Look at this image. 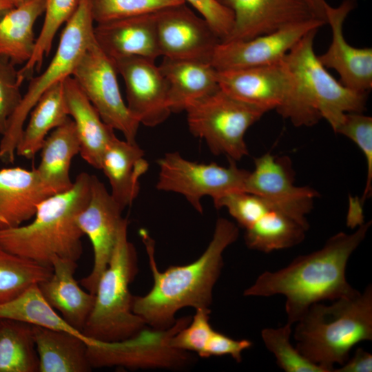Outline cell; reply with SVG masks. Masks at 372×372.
Listing matches in <instances>:
<instances>
[{"instance_id":"6da1fadb","label":"cell","mask_w":372,"mask_h":372,"mask_svg":"<svg viewBox=\"0 0 372 372\" xmlns=\"http://www.w3.org/2000/svg\"><path fill=\"white\" fill-rule=\"evenodd\" d=\"M139 235L148 256L153 278L150 291L133 296L132 310L152 328L167 329L176 322L184 307L209 308L213 290L223 267L225 250L238 238V226L225 218L215 225L212 238L200 256L185 265H172L161 271L155 260V242L145 229Z\"/></svg>"},{"instance_id":"7a4b0ae2","label":"cell","mask_w":372,"mask_h":372,"mask_svg":"<svg viewBox=\"0 0 372 372\" xmlns=\"http://www.w3.org/2000/svg\"><path fill=\"white\" fill-rule=\"evenodd\" d=\"M371 225V221L364 223L351 234L338 232L320 249L296 257L279 270L263 272L243 295L284 296L287 322L292 325L315 303L357 295L360 291L348 282L346 269Z\"/></svg>"},{"instance_id":"3957f363","label":"cell","mask_w":372,"mask_h":372,"mask_svg":"<svg viewBox=\"0 0 372 372\" xmlns=\"http://www.w3.org/2000/svg\"><path fill=\"white\" fill-rule=\"evenodd\" d=\"M91 177L82 172L70 189L43 200L30 223L0 229V247L49 267L56 257L77 262L83 234L76 218L89 200Z\"/></svg>"},{"instance_id":"277c9868","label":"cell","mask_w":372,"mask_h":372,"mask_svg":"<svg viewBox=\"0 0 372 372\" xmlns=\"http://www.w3.org/2000/svg\"><path fill=\"white\" fill-rule=\"evenodd\" d=\"M318 30L304 35L283 59L293 89L278 112L296 127L312 126L324 118L335 131L346 113L364 112L367 94L343 85L320 62L313 50Z\"/></svg>"},{"instance_id":"5b68a950","label":"cell","mask_w":372,"mask_h":372,"mask_svg":"<svg viewBox=\"0 0 372 372\" xmlns=\"http://www.w3.org/2000/svg\"><path fill=\"white\" fill-rule=\"evenodd\" d=\"M294 339L297 350L326 372L342 365L357 344L372 340V286L363 292L312 304L296 323Z\"/></svg>"},{"instance_id":"8992f818","label":"cell","mask_w":372,"mask_h":372,"mask_svg":"<svg viewBox=\"0 0 372 372\" xmlns=\"http://www.w3.org/2000/svg\"><path fill=\"white\" fill-rule=\"evenodd\" d=\"M127 227V219L123 218L110 262L97 284L94 307L82 330L92 340L119 341L147 326L132 310L129 286L138 268L136 249L128 240Z\"/></svg>"},{"instance_id":"52a82bcc","label":"cell","mask_w":372,"mask_h":372,"mask_svg":"<svg viewBox=\"0 0 372 372\" xmlns=\"http://www.w3.org/2000/svg\"><path fill=\"white\" fill-rule=\"evenodd\" d=\"M91 0H79L65 23L56 52L41 74L30 79L28 90L9 119L0 141V160L12 163L25 121L42 94L55 83L72 76L81 56L94 40Z\"/></svg>"},{"instance_id":"ba28073f","label":"cell","mask_w":372,"mask_h":372,"mask_svg":"<svg viewBox=\"0 0 372 372\" xmlns=\"http://www.w3.org/2000/svg\"><path fill=\"white\" fill-rule=\"evenodd\" d=\"M184 111L194 136L203 139L213 154L235 161L249 155L245 133L267 112L220 89L190 102Z\"/></svg>"},{"instance_id":"9c48e42d","label":"cell","mask_w":372,"mask_h":372,"mask_svg":"<svg viewBox=\"0 0 372 372\" xmlns=\"http://www.w3.org/2000/svg\"><path fill=\"white\" fill-rule=\"evenodd\" d=\"M192 316L176 319L167 329L145 327L135 335L115 342L93 340L87 355L93 368L118 366L127 369H186L194 362L190 352L173 347L172 337L187 325Z\"/></svg>"},{"instance_id":"30bf717a","label":"cell","mask_w":372,"mask_h":372,"mask_svg":"<svg viewBox=\"0 0 372 372\" xmlns=\"http://www.w3.org/2000/svg\"><path fill=\"white\" fill-rule=\"evenodd\" d=\"M223 167L216 163H198L183 158L177 152H167L157 161L159 167L156 187L160 191L183 195L200 214L201 199L210 196L215 203L223 196L245 191L249 171L237 166L235 161Z\"/></svg>"},{"instance_id":"8fae6325","label":"cell","mask_w":372,"mask_h":372,"mask_svg":"<svg viewBox=\"0 0 372 372\" xmlns=\"http://www.w3.org/2000/svg\"><path fill=\"white\" fill-rule=\"evenodd\" d=\"M117 73L114 62L101 50L94 38L81 56L72 76L101 119L120 131L125 140L136 143L140 123L122 98Z\"/></svg>"},{"instance_id":"7c38bea8","label":"cell","mask_w":372,"mask_h":372,"mask_svg":"<svg viewBox=\"0 0 372 372\" xmlns=\"http://www.w3.org/2000/svg\"><path fill=\"white\" fill-rule=\"evenodd\" d=\"M245 191L262 198L273 209L289 216L307 230V215L319 194L309 186H296L291 161L269 153L254 159V169L246 180Z\"/></svg>"},{"instance_id":"4fadbf2b","label":"cell","mask_w":372,"mask_h":372,"mask_svg":"<svg viewBox=\"0 0 372 372\" xmlns=\"http://www.w3.org/2000/svg\"><path fill=\"white\" fill-rule=\"evenodd\" d=\"M123 211L105 185L92 175L89 200L77 214L76 221L83 235L90 239L93 248L92 271L80 281L81 285L93 294L110 262L123 219Z\"/></svg>"},{"instance_id":"5bb4252c","label":"cell","mask_w":372,"mask_h":372,"mask_svg":"<svg viewBox=\"0 0 372 372\" xmlns=\"http://www.w3.org/2000/svg\"><path fill=\"white\" fill-rule=\"evenodd\" d=\"M326 23L313 18L249 40L220 42L216 48L211 63L218 71L278 63L304 35Z\"/></svg>"},{"instance_id":"9a60e30c","label":"cell","mask_w":372,"mask_h":372,"mask_svg":"<svg viewBox=\"0 0 372 372\" xmlns=\"http://www.w3.org/2000/svg\"><path fill=\"white\" fill-rule=\"evenodd\" d=\"M156 31L161 56L211 63L221 42L209 24L185 3L156 12Z\"/></svg>"},{"instance_id":"2e32d148","label":"cell","mask_w":372,"mask_h":372,"mask_svg":"<svg viewBox=\"0 0 372 372\" xmlns=\"http://www.w3.org/2000/svg\"><path fill=\"white\" fill-rule=\"evenodd\" d=\"M125 83L127 106L133 116L147 127L163 123L171 114L168 86L155 61L129 56L113 61Z\"/></svg>"},{"instance_id":"e0dca14e","label":"cell","mask_w":372,"mask_h":372,"mask_svg":"<svg viewBox=\"0 0 372 372\" xmlns=\"http://www.w3.org/2000/svg\"><path fill=\"white\" fill-rule=\"evenodd\" d=\"M220 89L231 96L268 112L289 99L293 78L284 61L269 65L218 71Z\"/></svg>"},{"instance_id":"ac0fdd59","label":"cell","mask_w":372,"mask_h":372,"mask_svg":"<svg viewBox=\"0 0 372 372\" xmlns=\"http://www.w3.org/2000/svg\"><path fill=\"white\" fill-rule=\"evenodd\" d=\"M355 3L354 0H344L338 7L327 4L326 20L331 28L332 39L327 52L318 58L324 67L338 72L343 85L367 94L372 87V49L353 47L343 34L344 22Z\"/></svg>"},{"instance_id":"d6986e66","label":"cell","mask_w":372,"mask_h":372,"mask_svg":"<svg viewBox=\"0 0 372 372\" xmlns=\"http://www.w3.org/2000/svg\"><path fill=\"white\" fill-rule=\"evenodd\" d=\"M217 1L229 8L234 16L232 30L224 41L249 40L316 18L305 0Z\"/></svg>"},{"instance_id":"ffe728a7","label":"cell","mask_w":372,"mask_h":372,"mask_svg":"<svg viewBox=\"0 0 372 372\" xmlns=\"http://www.w3.org/2000/svg\"><path fill=\"white\" fill-rule=\"evenodd\" d=\"M94 34L99 48L112 61L129 56L155 61L161 56L156 12L97 23Z\"/></svg>"},{"instance_id":"44dd1931","label":"cell","mask_w":372,"mask_h":372,"mask_svg":"<svg viewBox=\"0 0 372 372\" xmlns=\"http://www.w3.org/2000/svg\"><path fill=\"white\" fill-rule=\"evenodd\" d=\"M52 195L35 169H1L0 229L18 227L32 219L38 205Z\"/></svg>"},{"instance_id":"7402d4cb","label":"cell","mask_w":372,"mask_h":372,"mask_svg":"<svg viewBox=\"0 0 372 372\" xmlns=\"http://www.w3.org/2000/svg\"><path fill=\"white\" fill-rule=\"evenodd\" d=\"M52 273L38 284L48 302L73 328L82 332L92 310L95 295L83 290L74 278L76 261L55 258Z\"/></svg>"},{"instance_id":"603a6c76","label":"cell","mask_w":372,"mask_h":372,"mask_svg":"<svg viewBox=\"0 0 372 372\" xmlns=\"http://www.w3.org/2000/svg\"><path fill=\"white\" fill-rule=\"evenodd\" d=\"M69 115L74 123L80 143V154L90 165L100 169L102 156L116 137L114 129L99 116L74 80L63 81Z\"/></svg>"},{"instance_id":"cb8c5ba5","label":"cell","mask_w":372,"mask_h":372,"mask_svg":"<svg viewBox=\"0 0 372 372\" xmlns=\"http://www.w3.org/2000/svg\"><path fill=\"white\" fill-rule=\"evenodd\" d=\"M144 156L136 142L116 137L102 156L100 170L109 180L112 198L123 210L137 198L140 178L148 170Z\"/></svg>"},{"instance_id":"d4e9b609","label":"cell","mask_w":372,"mask_h":372,"mask_svg":"<svg viewBox=\"0 0 372 372\" xmlns=\"http://www.w3.org/2000/svg\"><path fill=\"white\" fill-rule=\"evenodd\" d=\"M158 67L167 83L172 113L183 112L190 102L220 89L218 70L211 63L163 57Z\"/></svg>"},{"instance_id":"484cf974","label":"cell","mask_w":372,"mask_h":372,"mask_svg":"<svg viewBox=\"0 0 372 372\" xmlns=\"http://www.w3.org/2000/svg\"><path fill=\"white\" fill-rule=\"evenodd\" d=\"M39 357V372H87L92 369L87 355L85 338L63 331L32 326Z\"/></svg>"},{"instance_id":"4316f807","label":"cell","mask_w":372,"mask_h":372,"mask_svg":"<svg viewBox=\"0 0 372 372\" xmlns=\"http://www.w3.org/2000/svg\"><path fill=\"white\" fill-rule=\"evenodd\" d=\"M41 160L35 169L53 194L64 192L73 185L70 170L72 158L80 153V143L71 117L53 130L40 149Z\"/></svg>"},{"instance_id":"83f0119b","label":"cell","mask_w":372,"mask_h":372,"mask_svg":"<svg viewBox=\"0 0 372 372\" xmlns=\"http://www.w3.org/2000/svg\"><path fill=\"white\" fill-rule=\"evenodd\" d=\"M64 81V80H63ZM63 81L47 90L30 112L16 149V154L33 158L40 151L48 135L70 118Z\"/></svg>"},{"instance_id":"f1b7e54d","label":"cell","mask_w":372,"mask_h":372,"mask_svg":"<svg viewBox=\"0 0 372 372\" xmlns=\"http://www.w3.org/2000/svg\"><path fill=\"white\" fill-rule=\"evenodd\" d=\"M45 0H30L0 18V55L14 65L26 63L36 44L34 25L45 12Z\"/></svg>"},{"instance_id":"f546056e","label":"cell","mask_w":372,"mask_h":372,"mask_svg":"<svg viewBox=\"0 0 372 372\" xmlns=\"http://www.w3.org/2000/svg\"><path fill=\"white\" fill-rule=\"evenodd\" d=\"M307 231L289 216L271 209L245 229L244 238L249 249L269 253L298 245Z\"/></svg>"},{"instance_id":"4dcf8cb0","label":"cell","mask_w":372,"mask_h":372,"mask_svg":"<svg viewBox=\"0 0 372 372\" xmlns=\"http://www.w3.org/2000/svg\"><path fill=\"white\" fill-rule=\"evenodd\" d=\"M0 319L67 331L89 338L70 326L48 302L38 285H31L13 300L0 304Z\"/></svg>"},{"instance_id":"1f68e13d","label":"cell","mask_w":372,"mask_h":372,"mask_svg":"<svg viewBox=\"0 0 372 372\" xmlns=\"http://www.w3.org/2000/svg\"><path fill=\"white\" fill-rule=\"evenodd\" d=\"M0 372H39L32 325L0 319Z\"/></svg>"},{"instance_id":"d6a6232c","label":"cell","mask_w":372,"mask_h":372,"mask_svg":"<svg viewBox=\"0 0 372 372\" xmlns=\"http://www.w3.org/2000/svg\"><path fill=\"white\" fill-rule=\"evenodd\" d=\"M52 273V267L0 247V304L13 300L31 285L48 279Z\"/></svg>"},{"instance_id":"836d02e7","label":"cell","mask_w":372,"mask_h":372,"mask_svg":"<svg viewBox=\"0 0 372 372\" xmlns=\"http://www.w3.org/2000/svg\"><path fill=\"white\" fill-rule=\"evenodd\" d=\"M78 1L45 0L44 21L36 39L34 52L23 67L18 70L21 83L31 79L34 70L39 72L41 70L44 56L50 52L57 30L70 18L77 6Z\"/></svg>"},{"instance_id":"e575fe53","label":"cell","mask_w":372,"mask_h":372,"mask_svg":"<svg viewBox=\"0 0 372 372\" xmlns=\"http://www.w3.org/2000/svg\"><path fill=\"white\" fill-rule=\"evenodd\" d=\"M292 324L287 322L278 328H265L261 337L266 348L274 355L276 364L285 372H326L304 358L290 342Z\"/></svg>"},{"instance_id":"d590c367","label":"cell","mask_w":372,"mask_h":372,"mask_svg":"<svg viewBox=\"0 0 372 372\" xmlns=\"http://www.w3.org/2000/svg\"><path fill=\"white\" fill-rule=\"evenodd\" d=\"M183 3H185L183 0H91L96 23L156 13Z\"/></svg>"},{"instance_id":"8d00e7d4","label":"cell","mask_w":372,"mask_h":372,"mask_svg":"<svg viewBox=\"0 0 372 372\" xmlns=\"http://www.w3.org/2000/svg\"><path fill=\"white\" fill-rule=\"evenodd\" d=\"M350 138L363 153L366 163V180L361 203L371 194L372 189V118L362 112L346 113L335 130Z\"/></svg>"},{"instance_id":"74e56055","label":"cell","mask_w":372,"mask_h":372,"mask_svg":"<svg viewBox=\"0 0 372 372\" xmlns=\"http://www.w3.org/2000/svg\"><path fill=\"white\" fill-rule=\"evenodd\" d=\"M214 205L216 209L226 208L238 225L245 229L272 209L262 198L245 191L229 193Z\"/></svg>"},{"instance_id":"f35d334b","label":"cell","mask_w":372,"mask_h":372,"mask_svg":"<svg viewBox=\"0 0 372 372\" xmlns=\"http://www.w3.org/2000/svg\"><path fill=\"white\" fill-rule=\"evenodd\" d=\"M190 322L172 338L171 345L178 349L196 353L201 357L210 335L214 330L209 322V308L195 309Z\"/></svg>"},{"instance_id":"ab89813d","label":"cell","mask_w":372,"mask_h":372,"mask_svg":"<svg viewBox=\"0 0 372 372\" xmlns=\"http://www.w3.org/2000/svg\"><path fill=\"white\" fill-rule=\"evenodd\" d=\"M10 61L0 55V135L3 136L8 127L10 118L18 107L22 95V84L18 70Z\"/></svg>"},{"instance_id":"60d3db41","label":"cell","mask_w":372,"mask_h":372,"mask_svg":"<svg viewBox=\"0 0 372 372\" xmlns=\"http://www.w3.org/2000/svg\"><path fill=\"white\" fill-rule=\"evenodd\" d=\"M191 4L209 24L221 42L230 34L234 23L233 12L217 0H183Z\"/></svg>"},{"instance_id":"b9f144b4","label":"cell","mask_w":372,"mask_h":372,"mask_svg":"<svg viewBox=\"0 0 372 372\" xmlns=\"http://www.w3.org/2000/svg\"><path fill=\"white\" fill-rule=\"evenodd\" d=\"M253 343L247 339L235 340L214 330L207 341L201 358L229 355L236 362L242 361V352L251 347Z\"/></svg>"},{"instance_id":"7bdbcfd3","label":"cell","mask_w":372,"mask_h":372,"mask_svg":"<svg viewBox=\"0 0 372 372\" xmlns=\"http://www.w3.org/2000/svg\"><path fill=\"white\" fill-rule=\"evenodd\" d=\"M372 355L361 347L357 348L352 358L349 359L333 372H371Z\"/></svg>"},{"instance_id":"ee69618b","label":"cell","mask_w":372,"mask_h":372,"mask_svg":"<svg viewBox=\"0 0 372 372\" xmlns=\"http://www.w3.org/2000/svg\"><path fill=\"white\" fill-rule=\"evenodd\" d=\"M316 18L327 23L325 8L328 3L325 0H305Z\"/></svg>"},{"instance_id":"f6af8a7d","label":"cell","mask_w":372,"mask_h":372,"mask_svg":"<svg viewBox=\"0 0 372 372\" xmlns=\"http://www.w3.org/2000/svg\"><path fill=\"white\" fill-rule=\"evenodd\" d=\"M13 8L11 0H0V18Z\"/></svg>"},{"instance_id":"bcb514c9","label":"cell","mask_w":372,"mask_h":372,"mask_svg":"<svg viewBox=\"0 0 372 372\" xmlns=\"http://www.w3.org/2000/svg\"><path fill=\"white\" fill-rule=\"evenodd\" d=\"M30 0H11L14 7H17L23 3H25Z\"/></svg>"}]
</instances>
